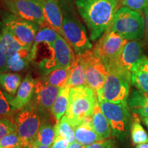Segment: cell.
<instances>
[{
  "label": "cell",
  "mask_w": 148,
  "mask_h": 148,
  "mask_svg": "<svg viewBox=\"0 0 148 148\" xmlns=\"http://www.w3.org/2000/svg\"><path fill=\"white\" fill-rule=\"evenodd\" d=\"M97 102V92L87 85L72 88L64 116L74 127L86 118L91 116Z\"/></svg>",
  "instance_id": "7a4b0ae2"
},
{
  "label": "cell",
  "mask_w": 148,
  "mask_h": 148,
  "mask_svg": "<svg viewBox=\"0 0 148 148\" xmlns=\"http://www.w3.org/2000/svg\"><path fill=\"white\" fill-rule=\"evenodd\" d=\"M76 55L84 64L86 84L97 92L98 100L101 99L103 85L108 72L106 64L92 49Z\"/></svg>",
  "instance_id": "5b68a950"
},
{
  "label": "cell",
  "mask_w": 148,
  "mask_h": 148,
  "mask_svg": "<svg viewBox=\"0 0 148 148\" xmlns=\"http://www.w3.org/2000/svg\"><path fill=\"white\" fill-rule=\"evenodd\" d=\"M31 61V49L23 47L13 55L7 57L8 70L12 71H21L26 69Z\"/></svg>",
  "instance_id": "ffe728a7"
},
{
  "label": "cell",
  "mask_w": 148,
  "mask_h": 148,
  "mask_svg": "<svg viewBox=\"0 0 148 148\" xmlns=\"http://www.w3.org/2000/svg\"><path fill=\"white\" fill-rule=\"evenodd\" d=\"M2 27L8 31L23 47L31 49L40 25L12 13L2 14Z\"/></svg>",
  "instance_id": "8992f818"
},
{
  "label": "cell",
  "mask_w": 148,
  "mask_h": 148,
  "mask_svg": "<svg viewBox=\"0 0 148 148\" xmlns=\"http://www.w3.org/2000/svg\"><path fill=\"white\" fill-rule=\"evenodd\" d=\"M91 125L101 140L108 139L112 134L110 123L101 111L98 102L91 115Z\"/></svg>",
  "instance_id": "ac0fdd59"
},
{
  "label": "cell",
  "mask_w": 148,
  "mask_h": 148,
  "mask_svg": "<svg viewBox=\"0 0 148 148\" xmlns=\"http://www.w3.org/2000/svg\"><path fill=\"white\" fill-rule=\"evenodd\" d=\"M60 35V34L53 27H51L49 24L45 23L40 26V28L35 37L33 45H36L42 42H46L51 45H53L55 41Z\"/></svg>",
  "instance_id": "4316f807"
},
{
  "label": "cell",
  "mask_w": 148,
  "mask_h": 148,
  "mask_svg": "<svg viewBox=\"0 0 148 148\" xmlns=\"http://www.w3.org/2000/svg\"><path fill=\"white\" fill-rule=\"evenodd\" d=\"M60 90V88L46 84L40 79H37L32 97L34 101L33 103H35L37 108L41 110H51Z\"/></svg>",
  "instance_id": "5bb4252c"
},
{
  "label": "cell",
  "mask_w": 148,
  "mask_h": 148,
  "mask_svg": "<svg viewBox=\"0 0 148 148\" xmlns=\"http://www.w3.org/2000/svg\"><path fill=\"white\" fill-rule=\"evenodd\" d=\"M62 32V37L76 54H81L92 49V43L84 25L69 14L63 16Z\"/></svg>",
  "instance_id": "9c48e42d"
},
{
  "label": "cell",
  "mask_w": 148,
  "mask_h": 148,
  "mask_svg": "<svg viewBox=\"0 0 148 148\" xmlns=\"http://www.w3.org/2000/svg\"><path fill=\"white\" fill-rule=\"evenodd\" d=\"M14 132H16L14 121L8 117L0 116V139Z\"/></svg>",
  "instance_id": "1f68e13d"
},
{
  "label": "cell",
  "mask_w": 148,
  "mask_h": 148,
  "mask_svg": "<svg viewBox=\"0 0 148 148\" xmlns=\"http://www.w3.org/2000/svg\"><path fill=\"white\" fill-rule=\"evenodd\" d=\"M77 12L90 32L92 41L99 39L108 29L117 7V0H75Z\"/></svg>",
  "instance_id": "6da1fadb"
},
{
  "label": "cell",
  "mask_w": 148,
  "mask_h": 148,
  "mask_svg": "<svg viewBox=\"0 0 148 148\" xmlns=\"http://www.w3.org/2000/svg\"><path fill=\"white\" fill-rule=\"evenodd\" d=\"M117 1H118V0H117Z\"/></svg>",
  "instance_id": "bcb514c9"
},
{
  "label": "cell",
  "mask_w": 148,
  "mask_h": 148,
  "mask_svg": "<svg viewBox=\"0 0 148 148\" xmlns=\"http://www.w3.org/2000/svg\"><path fill=\"white\" fill-rule=\"evenodd\" d=\"M75 140L84 146H88L101 140L91 125V116L83 120L73 127Z\"/></svg>",
  "instance_id": "e0dca14e"
},
{
  "label": "cell",
  "mask_w": 148,
  "mask_h": 148,
  "mask_svg": "<svg viewBox=\"0 0 148 148\" xmlns=\"http://www.w3.org/2000/svg\"><path fill=\"white\" fill-rule=\"evenodd\" d=\"M86 77L84 64L77 56H75V59L70 66L69 76L66 82V87L72 88L77 86H86Z\"/></svg>",
  "instance_id": "d6986e66"
},
{
  "label": "cell",
  "mask_w": 148,
  "mask_h": 148,
  "mask_svg": "<svg viewBox=\"0 0 148 148\" xmlns=\"http://www.w3.org/2000/svg\"><path fill=\"white\" fill-rule=\"evenodd\" d=\"M40 2L43 9L46 23L62 36V21L64 15L59 0H40Z\"/></svg>",
  "instance_id": "2e32d148"
},
{
  "label": "cell",
  "mask_w": 148,
  "mask_h": 148,
  "mask_svg": "<svg viewBox=\"0 0 148 148\" xmlns=\"http://www.w3.org/2000/svg\"><path fill=\"white\" fill-rule=\"evenodd\" d=\"M126 42L123 36L108 27L92 50L102 60L108 69L109 64L119 58Z\"/></svg>",
  "instance_id": "30bf717a"
},
{
  "label": "cell",
  "mask_w": 148,
  "mask_h": 148,
  "mask_svg": "<svg viewBox=\"0 0 148 148\" xmlns=\"http://www.w3.org/2000/svg\"><path fill=\"white\" fill-rule=\"evenodd\" d=\"M143 51V42L140 40H127L119 57L112 63L132 73L136 64L144 56Z\"/></svg>",
  "instance_id": "4fadbf2b"
},
{
  "label": "cell",
  "mask_w": 148,
  "mask_h": 148,
  "mask_svg": "<svg viewBox=\"0 0 148 148\" xmlns=\"http://www.w3.org/2000/svg\"><path fill=\"white\" fill-rule=\"evenodd\" d=\"M14 121L16 132L31 147L41 125L38 108L33 102L29 103L15 114Z\"/></svg>",
  "instance_id": "ba28073f"
},
{
  "label": "cell",
  "mask_w": 148,
  "mask_h": 148,
  "mask_svg": "<svg viewBox=\"0 0 148 148\" xmlns=\"http://www.w3.org/2000/svg\"><path fill=\"white\" fill-rule=\"evenodd\" d=\"M13 108L10 103V99L0 89V116L10 118L12 114Z\"/></svg>",
  "instance_id": "836d02e7"
},
{
  "label": "cell",
  "mask_w": 148,
  "mask_h": 148,
  "mask_svg": "<svg viewBox=\"0 0 148 148\" xmlns=\"http://www.w3.org/2000/svg\"><path fill=\"white\" fill-rule=\"evenodd\" d=\"M56 137L55 126L50 123H44L40 125L34 141L40 145L51 146Z\"/></svg>",
  "instance_id": "484cf974"
},
{
  "label": "cell",
  "mask_w": 148,
  "mask_h": 148,
  "mask_svg": "<svg viewBox=\"0 0 148 148\" xmlns=\"http://www.w3.org/2000/svg\"><path fill=\"white\" fill-rule=\"evenodd\" d=\"M69 72L70 68H60L43 75L40 79L46 84L62 89L66 86L69 79Z\"/></svg>",
  "instance_id": "7402d4cb"
},
{
  "label": "cell",
  "mask_w": 148,
  "mask_h": 148,
  "mask_svg": "<svg viewBox=\"0 0 148 148\" xmlns=\"http://www.w3.org/2000/svg\"><path fill=\"white\" fill-rule=\"evenodd\" d=\"M134 70H140L148 73V57L143 56L136 64Z\"/></svg>",
  "instance_id": "74e56055"
},
{
  "label": "cell",
  "mask_w": 148,
  "mask_h": 148,
  "mask_svg": "<svg viewBox=\"0 0 148 148\" xmlns=\"http://www.w3.org/2000/svg\"><path fill=\"white\" fill-rule=\"evenodd\" d=\"M0 42L4 49L6 58L13 55L16 51L23 47L4 27L1 28V32L0 34Z\"/></svg>",
  "instance_id": "d4e9b609"
},
{
  "label": "cell",
  "mask_w": 148,
  "mask_h": 148,
  "mask_svg": "<svg viewBox=\"0 0 148 148\" xmlns=\"http://www.w3.org/2000/svg\"><path fill=\"white\" fill-rule=\"evenodd\" d=\"M121 5L141 13L148 8V0H120Z\"/></svg>",
  "instance_id": "d6a6232c"
},
{
  "label": "cell",
  "mask_w": 148,
  "mask_h": 148,
  "mask_svg": "<svg viewBox=\"0 0 148 148\" xmlns=\"http://www.w3.org/2000/svg\"><path fill=\"white\" fill-rule=\"evenodd\" d=\"M101 110L110 123L112 136L123 138L127 134L130 114L127 103H115L105 99L98 100Z\"/></svg>",
  "instance_id": "52a82bcc"
},
{
  "label": "cell",
  "mask_w": 148,
  "mask_h": 148,
  "mask_svg": "<svg viewBox=\"0 0 148 148\" xmlns=\"http://www.w3.org/2000/svg\"><path fill=\"white\" fill-rule=\"evenodd\" d=\"M8 71L6 55L0 42V72H6Z\"/></svg>",
  "instance_id": "8d00e7d4"
},
{
  "label": "cell",
  "mask_w": 148,
  "mask_h": 148,
  "mask_svg": "<svg viewBox=\"0 0 148 148\" xmlns=\"http://www.w3.org/2000/svg\"><path fill=\"white\" fill-rule=\"evenodd\" d=\"M130 108L134 114L148 118V94L139 90H133L128 100Z\"/></svg>",
  "instance_id": "44dd1931"
},
{
  "label": "cell",
  "mask_w": 148,
  "mask_h": 148,
  "mask_svg": "<svg viewBox=\"0 0 148 148\" xmlns=\"http://www.w3.org/2000/svg\"><path fill=\"white\" fill-rule=\"evenodd\" d=\"M131 136L132 142L136 145L148 143V135L140 124V120L136 116V114H134V119L131 124Z\"/></svg>",
  "instance_id": "83f0119b"
},
{
  "label": "cell",
  "mask_w": 148,
  "mask_h": 148,
  "mask_svg": "<svg viewBox=\"0 0 148 148\" xmlns=\"http://www.w3.org/2000/svg\"><path fill=\"white\" fill-rule=\"evenodd\" d=\"M131 83L140 91L148 94V73L140 70L132 72Z\"/></svg>",
  "instance_id": "4dcf8cb0"
},
{
  "label": "cell",
  "mask_w": 148,
  "mask_h": 148,
  "mask_svg": "<svg viewBox=\"0 0 148 148\" xmlns=\"http://www.w3.org/2000/svg\"><path fill=\"white\" fill-rule=\"evenodd\" d=\"M108 71L101 99L115 103H127L132 73L112 63L108 66Z\"/></svg>",
  "instance_id": "277c9868"
},
{
  "label": "cell",
  "mask_w": 148,
  "mask_h": 148,
  "mask_svg": "<svg viewBox=\"0 0 148 148\" xmlns=\"http://www.w3.org/2000/svg\"><path fill=\"white\" fill-rule=\"evenodd\" d=\"M70 89L66 86L62 88L51 107V112L57 121L65 114L69 104Z\"/></svg>",
  "instance_id": "603a6c76"
},
{
  "label": "cell",
  "mask_w": 148,
  "mask_h": 148,
  "mask_svg": "<svg viewBox=\"0 0 148 148\" xmlns=\"http://www.w3.org/2000/svg\"><path fill=\"white\" fill-rule=\"evenodd\" d=\"M136 148H148V143L139 144L136 146Z\"/></svg>",
  "instance_id": "b9f144b4"
},
{
  "label": "cell",
  "mask_w": 148,
  "mask_h": 148,
  "mask_svg": "<svg viewBox=\"0 0 148 148\" xmlns=\"http://www.w3.org/2000/svg\"><path fill=\"white\" fill-rule=\"evenodd\" d=\"M4 3L11 13L18 17L40 26L46 23L40 0L4 1Z\"/></svg>",
  "instance_id": "7c38bea8"
},
{
  "label": "cell",
  "mask_w": 148,
  "mask_h": 148,
  "mask_svg": "<svg viewBox=\"0 0 148 148\" xmlns=\"http://www.w3.org/2000/svg\"><path fill=\"white\" fill-rule=\"evenodd\" d=\"M75 59L74 51L66 40L60 35L53 47L51 58L38 64L42 75L60 68H70Z\"/></svg>",
  "instance_id": "8fae6325"
},
{
  "label": "cell",
  "mask_w": 148,
  "mask_h": 148,
  "mask_svg": "<svg viewBox=\"0 0 148 148\" xmlns=\"http://www.w3.org/2000/svg\"><path fill=\"white\" fill-rule=\"evenodd\" d=\"M143 12L145 23V40L147 43H148V8L144 9Z\"/></svg>",
  "instance_id": "f35d334b"
},
{
  "label": "cell",
  "mask_w": 148,
  "mask_h": 148,
  "mask_svg": "<svg viewBox=\"0 0 148 148\" xmlns=\"http://www.w3.org/2000/svg\"><path fill=\"white\" fill-rule=\"evenodd\" d=\"M84 148H117L114 140L108 138L106 140H101L91 145L85 146Z\"/></svg>",
  "instance_id": "e575fe53"
},
{
  "label": "cell",
  "mask_w": 148,
  "mask_h": 148,
  "mask_svg": "<svg viewBox=\"0 0 148 148\" xmlns=\"http://www.w3.org/2000/svg\"><path fill=\"white\" fill-rule=\"evenodd\" d=\"M29 148H51V146H46V145H42L38 144L36 142H34L31 145V147Z\"/></svg>",
  "instance_id": "60d3db41"
},
{
  "label": "cell",
  "mask_w": 148,
  "mask_h": 148,
  "mask_svg": "<svg viewBox=\"0 0 148 148\" xmlns=\"http://www.w3.org/2000/svg\"><path fill=\"white\" fill-rule=\"evenodd\" d=\"M69 144V141L66 138L58 135L51 145V148H67Z\"/></svg>",
  "instance_id": "d590c367"
},
{
  "label": "cell",
  "mask_w": 148,
  "mask_h": 148,
  "mask_svg": "<svg viewBox=\"0 0 148 148\" xmlns=\"http://www.w3.org/2000/svg\"><path fill=\"white\" fill-rule=\"evenodd\" d=\"M36 81L30 73L27 74L23 79L14 97L10 99V103L13 110H21L30 103L34 95Z\"/></svg>",
  "instance_id": "9a60e30c"
},
{
  "label": "cell",
  "mask_w": 148,
  "mask_h": 148,
  "mask_svg": "<svg viewBox=\"0 0 148 148\" xmlns=\"http://www.w3.org/2000/svg\"><path fill=\"white\" fill-rule=\"evenodd\" d=\"M30 145L16 132L10 133L0 139V148H29Z\"/></svg>",
  "instance_id": "f1b7e54d"
},
{
  "label": "cell",
  "mask_w": 148,
  "mask_h": 148,
  "mask_svg": "<svg viewBox=\"0 0 148 148\" xmlns=\"http://www.w3.org/2000/svg\"><path fill=\"white\" fill-rule=\"evenodd\" d=\"M55 129L56 136L60 135L62 137L66 138L70 143L75 141L74 128L65 116H63L58 121H57L56 125H55Z\"/></svg>",
  "instance_id": "f546056e"
},
{
  "label": "cell",
  "mask_w": 148,
  "mask_h": 148,
  "mask_svg": "<svg viewBox=\"0 0 148 148\" xmlns=\"http://www.w3.org/2000/svg\"><path fill=\"white\" fill-rule=\"evenodd\" d=\"M109 28L127 40H140L145 34V18L140 12L121 7L116 10Z\"/></svg>",
  "instance_id": "3957f363"
},
{
  "label": "cell",
  "mask_w": 148,
  "mask_h": 148,
  "mask_svg": "<svg viewBox=\"0 0 148 148\" xmlns=\"http://www.w3.org/2000/svg\"><path fill=\"white\" fill-rule=\"evenodd\" d=\"M85 146H84L82 144L79 143L78 142H77L76 140L75 141L73 142V143H71L68 146L67 148H84Z\"/></svg>",
  "instance_id": "ab89813d"
},
{
  "label": "cell",
  "mask_w": 148,
  "mask_h": 148,
  "mask_svg": "<svg viewBox=\"0 0 148 148\" xmlns=\"http://www.w3.org/2000/svg\"><path fill=\"white\" fill-rule=\"evenodd\" d=\"M73 1V0H60L61 3H62V4L64 5H68V4L71 2V1Z\"/></svg>",
  "instance_id": "7bdbcfd3"
},
{
  "label": "cell",
  "mask_w": 148,
  "mask_h": 148,
  "mask_svg": "<svg viewBox=\"0 0 148 148\" xmlns=\"http://www.w3.org/2000/svg\"><path fill=\"white\" fill-rule=\"evenodd\" d=\"M4 1H16V0H4Z\"/></svg>",
  "instance_id": "f6af8a7d"
},
{
  "label": "cell",
  "mask_w": 148,
  "mask_h": 148,
  "mask_svg": "<svg viewBox=\"0 0 148 148\" xmlns=\"http://www.w3.org/2000/svg\"><path fill=\"white\" fill-rule=\"evenodd\" d=\"M143 121H144V123H145V125L148 127V118L147 117H144Z\"/></svg>",
  "instance_id": "ee69618b"
},
{
  "label": "cell",
  "mask_w": 148,
  "mask_h": 148,
  "mask_svg": "<svg viewBox=\"0 0 148 148\" xmlns=\"http://www.w3.org/2000/svg\"><path fill=\"white\" fill-rule=\"evenodd\" d=\"M21 83V77L17 73L0 72V86L10 95H15Z\"/></svg>",
  "instance_id": "cb8c5ba5"
}]
</instances>
